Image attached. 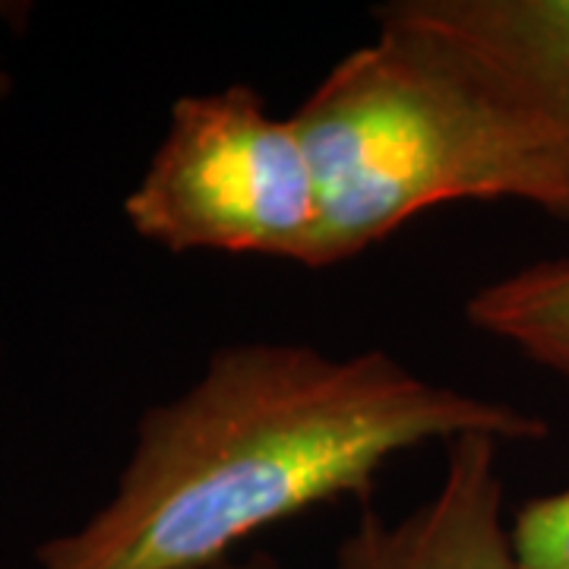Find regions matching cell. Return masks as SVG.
Segmentation results:
<instances>
[{
  "label": "cell",
  "instance_id": "1",
  "mask_svg": "<svg viewBox=\"0 0 569 569\" xmlns=\"http://www.w3.org/2000/svg\"><path fill=\"white\" fill-rule=\"evenodd\" d=\"M531 443L548 421L430 383L383 348L228 342L193 387L149 408L114 497L36 550L39 569H212L250 535L367 497L389 459L459 437Z\"/></svg>",
  "mask_w": 569,
  "mask_h": 569
},
{
  "label": "cell",
  "instance_id": "2",
  "mask_svg": "<svg viewBox=\"0 0 569 569\" xmlns=\"http://www.w3.org/2000/svg\"><path fill=\"white\" fill-rule=\"evenodd\" d=\"M291 121L320 197L313 269L355 260L427 209L509 200L507 149L488 114L387 36L332 63Z\"/></svg>",
  "mask_w": 569,
  "mask_h": 569
},
{
  "label": "cell",
  "instance_id": "3",
  "mask_svg": "<svg viewBox=\"0 0 569 569\" xmlns=\"http://www.w3.org/2000/svg\"><path fill=\"white\" fill-rule=\"evenodd\" d=\"M123 216L171 253L216 250L313 269L320 197L305 140L263 92L231 82L181 96Z\"/></svg>",
  "mask_w": 569,
  "mask_h": 569
},
{
  "label": "cell",
  "instance_id": "4",
  "mask_svg": "<svg viewBox=\"0 0 569 569\" xmlns=\"http://www.w3.org/2000/svg\"><path fill=\"white\" fill-rule=\"evenodd\" d=\"M373 22L569 152V0H392Z\"/></svg>",
  "mask_w": 569,
  "mask_h": 569
},
{
  "label": "cell",
  "instance_id": "5",
  "mask_svg": "<svg viewBox=\"0 0 569 569\" xmlns=\"http://www.w3.org/2000/svg\"><path fill=\"white\" fill-rule=\"evenodd\" d=\"M497 452L493 437L452 440L437 493L396 522L367 512L342 538L332 569H519Z\"/></svg>",
  "mask_w": 569,
  "mask_h": 569
},
{
  "label": "cell",
  "instance_id": "6",
  "mask_svg": "<svg viewBox=\"0 0 569 569\" xmlns=\"http://www.w3.org/2000/svg\"><path fill=\"white\" fill-rule=\"evenodd\" d=\"M466 320L569 380V260H538L481 284L466 301Z\"/></svg>",
  "mask_w": 569,
  "mask_h": 569
},
{
  "label": "cell",
  "instance_id": "7",
  "mask_svg": "<svg viewBox=\"0 0 569 569\" xmlns=\"http://www.w3.org/2000/svg\"><path fill=\"white\" fill-rule=\"evenodd\" d=\"M509 538L519 569H569V488L522 503Z\"/></svg>",
  "mask_w": 569,
  "mask_h": 569
},
{
  "label": "cell",
  "instance_id": "8",
  "mask_svg": "<svg viewBox=\"0 0 569 569\" xmlns=\"http://www.w3.org/2000/svg\"><path fill=\"white\" fill-rule=\"evenodd\" d=\"M212 569H282L269 553H250V557H241V560H228L222 567Z\"/></svg>",
  "mask_w": 569,
  "mask_h": 569
},
{
  "label": "cell",
  "instance_id": "9",
  "mask_svg": "<svg viewBox=\"0 0 569 569\" xmlns=\"http://www.w3.org/2000/svg\"><path fill=\"white\" fill-rule=\"evenodd\" d=\"M10 89H13V80H10V73H7V70L0 67V102H3L7 96H10Z\"/></svg>",
  "mask_w": 569,
  "mask_h": 569
}]
</instances>
